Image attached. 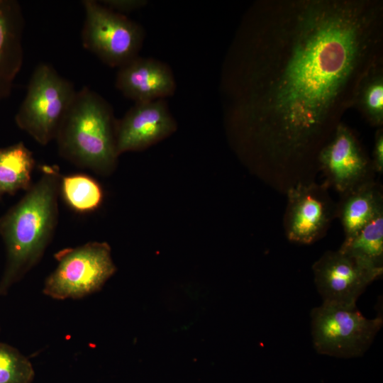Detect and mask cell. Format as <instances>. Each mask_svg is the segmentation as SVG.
I'll list each match as a JSON object with an SVG mask.
<instances>
[{
    "mask_svg": "<svg viewBox=\"0 0 383 383\" xmlns=\"http://www.w3.org/2000/svg\"><path fill=\"white\" fill-rule=\"evenodd\" d=\"M34 370L16 348L0 343V383H32Z\"/></svg>",
    "mask_w": 383,
    "mask_h": 383,
    "instance_id": "d6986e66",
    "label": "cell"
},
{
    "mask_svg": "<svg viewBox=\"0 0 383 383\" xmlns=\"http://www.w3.org/2000/svg\"><path fill=\"white\" fill-rule=\"evenodd\" d=\"M60 190L67 205L81 213L95 211L104 199L99 182L84 174L62 175Z\"/></svg>",
    "mask_w": 383,
    "mask_h": 383,
    "instance_id": "ac0fdd59",
    "label": "cell"
},
{
    "mask_svg": "<svg viewBox=\"0 0 383 383\" xmlns=\"http://www.w3.org/2000/svg\"><path fill=\"white\" fill-rule=\"evenodd\" d=\"M312 270L323 302L343 305H356L367 287L383 272L340 250L326 252Z\"/></svg>",
    "mask_w": 383,
    "mask_h": 383,
    "instance_id": "30bf717a",
    "label": "cell"
},
{
    "mask_svg": "<svg viewBox=\"0 0 383 383\" xmlns=\"http://www.w3.org/2000/svg\"><path fill=\"white\" fill-rule=\"evenodd\" d=\"M61 177L57 167H42L38 180L0 218L6 249L0 296L38 264L51 242L58 221Z\"/></svg>",
    "mask_w": 383,
    "mask_h": 383,
    "instance_id": "7a4b0ae2",
    "label": "cell"
},
{
    "mask_svg": "<svg viewBox=\"0 0 383 383\" xmlns=\"http://www.w3.org/2000/svg\"><path fill=\"white\" fill-rule=\"evenodd\" d=\"M116 86L135 103L163 99L175 90L174 77L167 65L138 56L118 68Z\"/></svg>",
    "mask_w": 383,
    "mask_h": 383,
    "instance_id": "7c38bea8",
    "label": "cell"
},
{
    "mask_svg": "<svg viewBox=\"0 0 383 383\" xmlns=\"http://www.w3.org/2000/svg\"><path fill=\"white\" fill-rule=\"evenodd\" d=\"M383 211L380 186L372 179L342 194L337 204L336 218L343 226L345 238H348Z\"/></svg>",
    "mask_w": 383,
    "mask_h": 383,
    "instance_id": "5bb4252c",
    "label": "cell"
},
{
    "mask_svg": "<svg viewBox=\"0 0 383 383\" xmlns=\"http://www.w3.org/2000/svg\"><path fill=\"white\" fill-rule=\"evenodd\" d=\"M317 166L326 177L324 183L341 195L372 180L374 172L355 134L340 123L319 150Z\"/></svg>",
    "mask_w": 383,
    "mask_h": 383,
    "instance_id": "9c48e42d",
    "label": "cell"
},
{
    "mask_svg": "<svg viewBox=\"0 0 383 383\" xmlns=\"http://www.w3.org/2000/svg\"><path fill=\"white\" fill-rule=\"evenodd\" d=\"M99 2L111 11L121 14L139 9L148 3L145 0H103Z\"/></svg>",
    "mask_w": 383,
    "mask_h": 383,
    "instance_id": "ffe728a7",
    "label": "cell"
},
{
    "mask_svg": "<svg viewBox=\"0 0 383 383\" xmlns=\"http://www.w3.org/2000/svg\"><path fill=\"white\" fill-rule=\"evenodd\" d=\"M35 166L33 152L22 142L0 148V198L28 191Z\"/></svg>",
    "mask_w": 383,
    "mask_h": 383,
    "instance_id": "2e32d148",
    "label": "cell"
},
{
    "mask_svg": "<svg viewBox=\"0 0 383 383\" xmlns=\"http://www.w3.org/2000/svg\"><path fill=\"white\" fill-rule=\"evenodd\" d=\"M328 188L325 183L312 181L297 183L287 190L284 228L289 241L309 245L325 235L336 218L337 209Z\"/></svg>",
    "mask_w": 383,
    "mask_h": 383,
    "instance_id": "ba28073f",
    "label": "cell"
},
{
    "mask_svg": "<svg viewBox=\"0 0 383 383\" xmlns=\"http://www.w3.org/2000/svg\"><path fill=\"white\" fill-rule=\"evenodd\" d=\"M311 336L321 354L353 357L362 355L381 329L382 317L369 319L356 305L323 302L311 311Z\"/></svg>",
    "mask_w": 383,
    "mask_h": 383,
    "instance_id": "8992f818",
    "label": "cell"
},
{
    "mask_svg": "<svg viewBox=\"0 0 383 383\" xmlns=\"http://www.w3.org/2000/svg\"><path fill=\"white\" fill-rule=\"evenodd\" d=\"M362 262L383 270V211L348 238L340 249Z\"/></svg>",
    "mask_w": 383,
    "mask_h": 383,
    "instance_id": "e0dca14e",
    "label": "cell"
},
{
    "mask_svg": "<svg viewBox=\"0 0 383 383\" xmlns=\"http://www.w3.org/2000/svg\"><path fill=\"white\" fill-rule=\"evenodd\" d=\"M76 93L73 84L50 65H38L15 116L17 126L46 145L55 140Z\"/></svg>",
    "mask_w": 383,
    "mask_h": 383,
    "instance_id": "277c9868",
    "label": "cell"
},
{
    "mask_svg": "<svg viewBox=\"0 0 383 383\" xmlns=\"http://www.w3.org/2000/svg\"><path fill=\"white\" fill-rule=\"evenodd\" d=\"M371 161L374 172L382 174L383 171V132L382 128L378 129L376 133Z\"/></svg>",
    "mask_w": 383,
    "mask_h": 383,
    "instance_id": "44dd1931",
    "label": "cell"
},
{
    "mask_svg": "<svg viewBox=\"0 0 383 383\" xmlns=\"http://www.w3.org/2000/svg\"><path fill=\"white\" fill-rule=\"evenodd\" d=\"M177 123L163 99L135 103L116 121V142L118 156L144 150L169 136Z\"/></svg>",
    "mask_w": 383,
    "mask_h": 383,
    "instance_id": "8fae6325",
    "label": "cell"
},
{
    "mask_svg": "<svg viewBox=\"0 0 383 383\" xmlns=\"http://www.w3.org/2000/svg\"><path fill=\"white\" fill-rule=\"evenodd\" d=\"M382 10L365 0L265 8L235 111L272 169L301 170L318 154L337 113L350 105L348 91L377 56Z\"/></svg>",
    "mask_w": 383,
    "mask_h": 383,
    "instance_id": "6da1fadb",
    "label": "cell"
},
{
    "mask_svg": "<svg viewBox=\"0 0 383 383\" xmlns=\"http://www.w3.org/2000/svg\"><path fill=\"white\" fill-rule=\"evenodd\" d=\"M85 19L82 45L104 63L120 67L135 57L144 39L143 28L93 0L82 1Z\"/></svg>",
    "mask_w": 383,
    "mask_h": 383,
    "instance_id": "52a82bcc",
    "label": "cell"
},
{
    "mask_svg": "<svg viewBox=\"0 0 383 383\" xmlns=\"http://www.w3.org/2000/svg\"><path fill=\"white\" fill-rule=\"evenodd\" d=\"M24 18L20 4L0 0V101L11 92L23 60Z\"/></svg>",
    "mask_w": 383,
    "mask_h": 383,
    "instance_id": "4fadbf2b",
    "label": "cell"
},
{
    "mask_svg": "<svg viewBox=\"0 0 383 383\" xmlns=\"http://www.w3.org/2000/svg\"><path fill=\"white\" fill-rule=\"evenodd\" d=\"M116 121L111 105L87 87L77 91L56 136L62 157L109 176L116 168Z\"/></svg>",
    "mask_w": 383,
    "mask_h": 383,
    "instance_id": "3957f363",
    "label": "cell"
},
{
    "mask_svg": "<svg viewBox=\"0 0 383 383\" xmlns=\"http://www.w3.org/2000/svg\"><path fill=\"white\" fill-rule=\"evenodd\" d=\"M350 105H355L372 126L382 125L383 72L379 56L374 57L358 77Z\"/></svg>",
    "mask_w": 383,
    "mask_h": 383,
    "instance_id": "9a60e30c",
    "label": "cell"
},
{
    "mask_svg": "<svg viewBox=\"0 0 383 383\" xmlns=\"http://www.w3.org/2000/svg\"><path fill=\"white\" fill-rule=\"evenodd\" d=\"M57 265L46 278L43 292L58 300L80 299L101 289L116 272L106 242H88L55 255Z\"/></svg>",
    "mask_w": 383,
    "mask_h": 383,
    "instance_id": "5b68a950",
    "label": "cell"
}]
</instances>
